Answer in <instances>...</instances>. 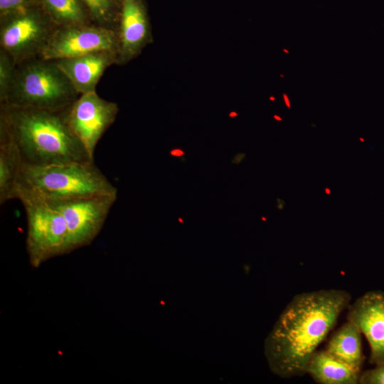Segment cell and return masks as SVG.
<instances>
[{
	"label": "cell",
	"instance_id": "6da1fadb",
	"mask_svg": "<svg viewBox=\"0 0 384 384\" xmlns=\"http://www.w3.org/2000/svg\"><path fill=\"white\" fill-rule=\"evenodd\" d=\"M343 289H319L293 297L265 341L271 371L283 378L306 374L309 360L351 303Z\"/></svg>",
	"mask_w": 384,
	"mask_h": 384
},
{
	"label": "cell",
	"instance_id": "7a4b0ae2",
	"mask_svg": "<svg viewBox=\"0 0 384 384\" xmlns=\"http://www.w3.org/2000/svg\"><path fill=\"white\" fill-rule=\"evenodd\" d=\"M71 106L54 110L0 104V129L15 144L23 165L44 166L94 161L72 129Z\"/></svg>",
	"mask_w": 384,
	"mask_h": 384
},
{
	"label": "cell",
	"instance_id": "3957f363",
	"mask_svg": "<svg viewBox=\"0 0 384 384\" xmlns=\"http://www.w3.org/2000/svg\"><path fill=\"white\" fill-rule=\"evenodd\" d=\"M21 195L57 201L117 196V189L94 161L44 166L23 164L17 181L15 199Z\"/></svg>",
	"mask_w": 384,
	"mask_h": 384
},
{
	"label": "cell",
	"instance_id": "277c9868",
	"mask_svg": "<svg viewBox=\"0 0 384 384\" xmlns=\"http://www.w3.org/2000/svg\"><path fill=\"white\" fill-rule=\"evenodd\" d=\"M80 95L55 60L38 56L16 64L11 87L0 104L58 110L70 107Z\"/></svg>",
	"mask_w": 384,
	"mask_h": 384
},
{
	"label": "cell",
	"instance_id": "5b68a950",
	"mask_svg": "<svg viewBox=\"0 0 384 384\" xmlns=\"http://www.w3.org/2000/svg\"><path fill=\"white\" fill-rule=\"evenodd\" d=\"M27 220L26 251L33 267L69 252L68 228L63 215L41 198L21 195Z\"/></svg>",
	"mask_w": 384,
	"mask_h": 384
},
{
	"label": "cell",
	"instance_id": "8992f818",
	"mask_svg": "<svg viewBox=\"0 0 384 384\" xmlns=\"http://www.w3.org/2000/svg\"><path fill=\"white\" fill-rule=\"evenodd\" d=\"M58 26L41 4L0 16V49L16 64L38 57Z\"/></svg>",
	"mask_w": 384,
	"mask_h": 384
},
{
	"label": "cell",
	"instance_id": "52a82bcc",
	"mask_svg": "<svg viewBox=\"0 0 384 384\" xmlns=\"http://www.w3.org/2000/svg\"><path fill=\"white\" fill-rule=\"evenodd\" d=\"M117 196H97L46 201L63 216L69 252L89 245L100 233Z\"/></svg>",
	"mask_w": 384,
	"mask_h": 384
},
{
	"label": "cell",
	"instance_id": "ba28073f",
	"mask_svg": "<svg viewBox=\"0 0 384 384\" xmlns=\"http://www.w3.org/2000/svg\"><path fill=\"white\" fill-rule=\"evenodd\" d=\"M102 50H114L118 53L116 31L94 23L68 27L58 26L39 57L48 60H58Z\"/></svg>",
	"mask_w": 384,
	"mask_h": 384
},
{
	"label": "cell",
	"instance_id": "9c48e42d",
	"mask_svg": "<svg viewBox=\"0 0 384 384\" xmlns=\"http://www.w3.org/2000/svg\"><path fill=\"white\" fill-rule=\"evenodd\" d=\"M118 112L117 103L100 97L96 91L80 95L72 105L70 126L92 158L98 142L114 122Z\"/></svg>",
	"mask_w": 384,
	"mask_h": 384
},
{
	"label": "cell",
	"instance_id": "30bf717a",
	"mask_svg": "<svg viewBox=\"0 0 384 384\" xmlns=\"http://www.w3.org/2000/svg\"><path fill=\"white\" fill-rule=\"evenodd\" d=\"M346 319L366 337L370 348V364H384V292H365L349 304Z\"/></svg>",
	"mask_w": 384,
	"mask_h": 384
},
{
	"label": "cell",
	"instance_id": "8fae6325",
	"mask_svg": "<svg viewBox=\"0 0 384 384\" xmlns=\"http://www.w3.org/2000/svg\"><path fill=\"white\" fill-rule=\"evenodd\" d=\"M117 33L119 65L135 59L153 42L145 0H122Z\"/></svg>",
	"mask_w": 384,
	"mask_h": 384
},
{
	"label": "cell",
	"instance_id": "7c38bea8",
	"mask_svg": "<svg viewBox=\"0 0 384 384\" xmlns=\"http://www.w3.org/2000/svg\"><path fill=\"white\" fill-rule=\"evenodd\" d=\"M55 60L76 91L82 95L96 91L105 70L112 65H118V53L102 50Z\"/></svg>",
	"mask_w": 384,
	"mask_h": 384
},
{
	"label": "cell",
	"instance_id": "4fadbf2b",
	"mask_svg": "<svg viewBox=\"0 0 384 384\" xmlns=\"http://www.w3.org/2000/svg\"><path fill=\"white\" fill-rule=\"evenodd\" d=\"M361 373L325 349L314 353L306 370V374L319 384H359Z\"/></svg>",
	"mask_w": 384,
	"mask_h": 384
},
{
	"label": "cell",
	"instance_id": "5bb4252c",
	"mask_svg": "<svg viewBox=\"0 0 384 384\" xmlns=\"http://www.w3.org/2000/svg\"><path fill=\"white\" fill-rule=\"evenodd\" d=\"M361 332L347 321L330 338L325 350L353 369L362 372L366 357L361 343Z\"/></svg>",
	"mask_w": 384,
	"mask_h": 384
},
{
	"label": "cell",
	"instance_id": "9a60e30c",
	"mask_svg": "<svg viewBox=\"0 0 384 384\" xmlns=\"http://www.w3.org/2000/svg\"><path fill=\"white\" fill-rule=\"evenodd\" d=\"M23 165L21 157L9 136L0 129V203L15 199V191Z\"/></svg>",
	"mask_w": 384,
	"mask_h": 384
},
{
	"label": "cell",
	"instance_id": "2e32d148",
	"mask_svg": "<svg viewBox=\"0 0 384 384\" xmlns=\"http://www.w3.org/2000/svg\"><path fill=\"white\" fill-rule=\"evenodd\" d=\"M40 1L45 11L58 26L68 27L93 23L83 0H40Z\"/></svg>",
	"mask_w": 384,
	"mask_h": 384
},
{
	"label": "cell",
	"instance_id": "e0dca14e",
	"mask_svg": "<svg viewBox=\"0 0 384 384\" xmlns=\"http://www.w3.org/2000/svg\"><path fill=\"white\" fill-rule=\"evenodd\" d=\"M93 23L117 31L122 0H83Z\"/></svg>",
	"mask_w": 384,
	"mask_h": 384
},
{
	"label": "cell",
	"instance_id": "ac0fdd59",
	"mask_svg": "<svg viewBox=\"0 0 384 384\" xmlns=\"http://www.w3.org/2000/svg\"><path fill=\"white\" fill-rule=\"evenodd\" d=\"M16 63L4 50L0 49V103L3 102L12 84Z\"/></svg>",
	"mask_w": 384,
	"mask_h": 384
},
{
	"label": "cell",
	"instance_id": "d6986e66",
	"mask_svg": "<svg viewBox=\"0 0 384 384\" xmlns=\"http://www.w3.org/2000/svg\"><path fill=\"white\" fill-rule=\"evenodd\" d=\"M359 384H384V364L363 370Z\"/></svg>",
	"mask_w": 384,
	"mask_h": 384
},
{
	"label": "cell",
	"instance_id": "ffe728a7",
	"mask_svg": "<svg viewBox=\"0 0 384 384\" xmlns=\"http://www.w3.org/2000/svg\"><path fill=\"white\" fill-rule=\"evenodd\" d=\"M38 4H41L40 0H0V16Z\"/></svg>",
	"mask_w": 384,
	"mask_h": 384
},
{
	"label": "cell",
	"instance_id": "44dd1931",
	"mask_svg": "<svg viewBox=\"0 0 384 384\" xmlns=\"http://www.w3.org/2000/svg\"><path fill=\"white\" fill-rule=\"evenodd\" d=\"M245 157V154L244 153H240L236 154L233 159L232 160V163L235 164H239Z\"/></svg>",
	"mask_w": 384,
	"mask_h": 384
},
{
	"label": "cell",
	"instance_id": "7402d4cb",
	"mask_svg": "<svg viewBox=\"0 0 384 384\" xmlns=\"http://www.w3.org/2000/svg\"><path fill=\"white\" fill-rule=\"evenodd\" d=\"M170 154L174 156H181L184 154V151L179 149H174L170 151Z\"/></svg>",
	"mask_w": 384,
	"mask_h": 384
},
{
	"label": "cell",
	"instance_id": "603a6c76",
	"mask_svg": "<svg viewBox=\"0 0 384 384\" xmlns=\"http://www.w3.org/2000/svg\"><path fill=\"white\" fill-rule=\"evenodd\" d=\"M283 96L284 97L286 105L287 106L288 108H290L291 107L290 102L289 101L287 96L285 94H284Z\"/></svg>",
	"mask_w": 384,
	"mask_h": 384
},
{
	"label": "cell",
	"instance_id": "cb8c5ba5",
	"mask_svg": "<svg viewBox=\"0 0 384 384\" xmlns=\"http://www.w3.org/2000/svg\"><path fill=\"white\" fill-rule=\"evenodd\" d=\"M284 201L281 200V203H279L278 204L277 207H278V208H279V210H282V209L283 208V207H284Z\"/></svg>",
	"mask_w": 384,
	"mask_h": 384
}]
</instances>
